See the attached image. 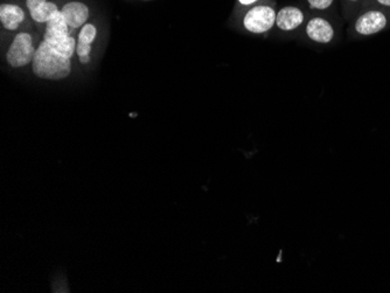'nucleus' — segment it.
Wrapping results in <instances>:
<instances>
[{
    "mask_svg": "<svg viewBox=\"0 0 390 293\" xmlns=\"http://www.w3.org/2000/svg\"><path fill=\"white\" fill-rule=\"evenodd\" d=\"M70 58L58 54L43 40L36 48L33 58V72L40 78L45 80H62L70 74Z\"/></svg>",
    "mask_w": 390,
    "mask_h": 293,
    "instance_id": "obj_1",
    "label": "nucleus"
},
{
    "mask_svg": "<svg viewBox=\"0 0 390 293\" xmlns=\"http://www.w3.org/2000/svg\"><path fill=\"white\" fill-rule=\"evenodd\" d=\"M33 39L28 33H19L17 35L6 53L8 62L14 68L26 66L33 62L35 55Z\"/></svg>",
    "mask_w": 390,
    "mask_h": 293,
    "instance_id": "obj_2",
    "label": "nucleus"
},
{
    "mask_svg": "<svg viewBox=\"0 0 390 293\" xmlns=\"http://www.w3.org/2000/svg\"><path fill=\"white\" fill-rule=\"evenodd\" d=\"M274 23H276V13L272 8L268 6H257L252 8L248 12L243 20L246 30L256 34L266 33L272 28Z\"/></svg>",
    "mask_w": 390,
    "mask_h": 293,
    "instance_id": "obj_3",
    "label": "nucleus"
},
{
    "mask_svg": "<svg viewBox=\"0 0 390 293\" xmlns=\"http://www.w3.org/2000/svg\"><path fill=\"white\" fill-rule=\"evenodd\" d=\"M387 18L382 12L369 11L356 20V31L361 35H373L384 30Z\"/></svg>",
    "mask_w": 390,
    "mask_h": 293,
    "instance_id": "obj_4",
    "label": "nucleus"
},
{
    "mask_svg": "<svg viewBox=\"0 0 390 293\" xmlns=\"http://www.w3.org/2000/svg\"><path fill=\"white\" fill-rule=\"evenodd\" d=\"M306 35L314 43L326 45L334 38V28L327 20L323 18H313L306 26Z\"/></svg>",
    "mask_w": 390,
    "mask_h": 293,
    "instance_id": "obj_5",
    "label": "nucleus"
},
{
    "mask_svg": "<svg viewBox=\"0 0 390 293\" xmlns=\"http://www.w3.org/2000/svg\"><path fill=\"white\" fill-rule=\"evenodd\" d=\"M304 21L303 12L297 8L288 6L279 12L276 16V25L279 30L284 32L294 31L297 30Z\"/></svg>",
    "mask_w": 390,
    "mask_h": 293,
    "instance_id": "obj_6",
    "label": "nucleus"
},
{
    "mask_svg": "<svg viewBox=\"0 0 390 293\" xmlns=\"http://www.w3.org/2000/svg\"><path fill=\"white\" fill-rule=\"evenodd\" d=\"M61 13L65 17L68 26L72 28H81L89 17L88 8L85 4L78 3V1H72V3L65 5L62 8Z\"/></svg>",
    "mask_w": 390,
    "mask_h": 293,
    "instance_id": "obj_7",
    "label": "nucleus"
},
{
    "mask_svg": "<svg viewBox=\"0 0 390 293\" xmlns=\"http://www.w3.org/2000/svg\"><path fill=\"white\" fill-rule=\"evenodd\" d=\"M96 28L91 23H87L82 28L78 35V43L76 46V53L81 63H89L91 43L96 38Z\"/></svg>",
    "mask_w": 390,
    "mask_h": 293,
    "instance_id": "obj_8",
    "label": "nucleus"
},
{
    "mask_svg": "<svg viewBox=\"0 0 390 293\" xmlns=\"http://www.w3.org/2000/svg\"><path fill=\"white\" fill-rule=\"evenodd\" d=\"M25 19V12L17 5L3 4L0 6V21L8 31H14Z\"/></svg>",
    "mask_w": 390,
    "mask_h": 293,
    "instance_id": "obj_9",
    "label": "nucleus"
},
{
    "mask_svg": "<svg viewBox=\"0 0 390 293\" xmlns=\"http://www.w3.org/2000/svg\"><path fill=\"white\" fill-rule=\"evenodd\" d=\"M68 28L69 26L60 11L53 19L47 23L46 33H45L43 40L60 39V38L69 36Z\"/></svg>",
    "mask_w": 390,
    "mask_h": 293,
    "instance_id": "obj_10",
    "label": "nucleus"
},
{
    "mask_svg": "<svg viewBox=\"0 0 390 293\" xmlns=\"http://www.w3.org/2000/svg\"><path fill=\"white\" fill-rule=\"evenodd\" d=\"M55 52L58 54L63 55L66 58H73L74 53L76 50V43L72 36L60 38V39L45 40Z\"/></svg>",
    "mask_w": 390,
    "mask_h": 293,
    "instance_id": "obj_11",
    "label": "nucleus"
},
{
    "mask_svg": "<svg viewBox=\"0 0 390 293\" xmlns=\"http://www.w3.org/2000/svg\"><path fill=\"white\" fill-rule=\"evenodd\" d=\"M58 12L60 11H58L56 5L46 1L40 8L31 11V16L36 23H48L50 20L53 19L58 14Z\"/></svg>",
    "mask_w": 390,
    "mask_h": 293,
    "instance_id": "obj_12",
    "label": "nucleus"
},
{
    "mask_svg": "<svg viewBox=\"0 0 390 293\" xmlns=\"http://www.w3.org/2000/svg\"><path fill=\"white\" fill-rule=\"evenodd\" d=\"M333 0H309V4L311 8H317V10H325L329 8L332 5Z\"/></svg>",
    "mask_w": 390,
    "mask_h": 293,
    "instance_id": "obj_13",
    "label": "nucleus"
},
{
    "mask_svg": "<svg viewBox=\"0 0 390 293\" xmlns=\"http://www.w3.org/2000/svg\"><path fill=\"white\" fill-rule=\"evenodd\" d=\"M28 1V8L30 12L33 11L35 8H40L41 5L46 3V0H26Z\"/></svg>",
    "mask_w": 390,
    "mask_h": 293,
    "instance_id": "obj_14",
    "label": "nucleus"
},
{
    "mask_svg": "<svg viewBox=\"0 0 390 293\" xmlns=\"http://www.w3.org/2000/svg\"><path fill=\"white\" fill-rule=\"evenodd\" d=\"M255 1H257V0H240L241 4L243 5H250L252 3H255Z\"/></svg>",
    "mask_w": 390,
    "mask_h": 293,
    "instance_id": "obj_15",
    "label": "nucleus"
},
{
    "mask_svg": "<svg viewBox=\"0 0 390 293\" xmlns=\"http://www.w3.org/2000/svg\"><path fill=\"white\" fill-rule=\"evenodd\" d=\"M380 4L384 5V6H390V0H378Z\"/></svg>",
    "mask_w": 390,
    "mask_h": 293,
    "instance_id": "obj_16",
    "label": "nucleus"
},
{
    "mask_svg": "<svg viewBox=\"0 0 390 293\" xmlns=\"http://www.w3.org/2000/svg\"><path fill=\"white\" fill-rule=\"evenodd\" d=\"M351 1H356V0H351Z\"/></svg>",
    "mask_w": 390,
    "mask_h": 293,
    "instance_id": "obj_17",
    "label": "nucleus"
}]
</instances>
